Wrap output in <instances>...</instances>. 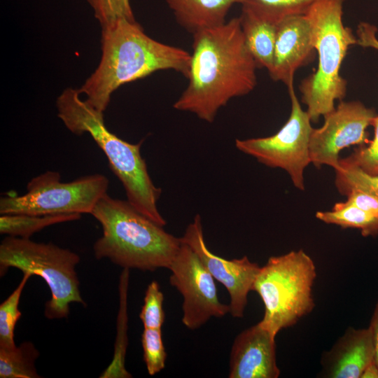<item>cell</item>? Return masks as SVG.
<instances>
[{
  "mask_svg": "<svg viewBox=\"0 0 378 378\" xmlns=\"http://www.w3.org/2000/svg\"><path fill=\"white\" fill-rule=\"evenodd\" d=\"M257 67L239 17L198 31L193 34L188 84L173 106L211 123L231 99L253 90Z\"/></svg>",
  "mask_w": 378,
  "mask_h": 378,
  "instance_id": "obj_1",
  "label": "cell"
},
{
  "mask_svg": "<svg viewBox=\"0 0 378 378\" xmlns=\"http://www.w3.org/2000/svg\"><path fill=\"white\" fill-rule=\"evenodd\" d=\"M101 50L97 67L78 89L102 112L112 94L126 83L161 70H174L186 77L189 70V52L150 38L136 20L120 19L102 28Z\"/></svg>",
  "mask_w": 378,
  "mask_h": 378,
  "instance_id": "obj_2",
  "label": "cell"
},
{
  "mask_svg": "<svg viewBox=\"0 0 378 378\" xmlns=\"http://www.w3.org/2000/svg\"><path fill=\"white\" fill-rule=\"evenodd\" d=\"M79 89L66 88L56 101L57 116L73 134H89L106 156L110 169L122 184L127 200L139 212L164 226L158 202L160 188L153 182L141 155L144 140L131 144L106 127L102 112L80 97Z\"/></svg>",
  "mask_w": 378,
  "mask_h": 378,
  "instance_id": "obj_3",
  "label": "cell"
},
{
  "mask_svg": "<svg viewBox=\"0 0 378 378\" xmlns=\"http://www.w3.org/2000/svg\"><path fill=\"white\" fill-rule=\"evenodd\" d=\"M102 234L93 245L95 258L123 269L155 271L169 268L181 245L180 237L136 210L126 200L105 194L90 214Z\"/></svg>",
  "mask_w": 378,
  "mask_h": 378,
  "instance_id": "obj_4",
  "label": "cell"
},
{
  "mask_svg": "<svg viewBox=\"0 0 378 378\" xmlns=\"http://www.w3.org/2000/svg\"><path fill=\"white\" fill-rule=\"evenodd\" d=\"M345 0H318L305 14L311 24L313 45L318 57L316 70L300 83L302 101L312 122L332 111L342 101L347 81L340 74L342 62L356 36L343 22Z\"/></svg>",
  "mask_w": 378,
  "mask_h": 378,
  "instance_id": "obj_5",
  "label": "cell"
},
{
  "mask_svg": "<svg viewBox=\"0 0 378 378\" xmlns=\"http://www.w3.org/2000/svg\"><path fill=\"white\" fill-rule=\"evenodd\" d=\"M316 277L314 262L302 249L270 257L253 286L265 307L260 324L276 336L309 314L315 306L312 288Z\"/></svg>",
  "mask_w": 378,
  "mask_h": 378,
  "instance_id": "obj_6",
  "label": "cell"
},
{
  "mask_svg": "<svg viewBox=\"0 0 378 378\" xmlns=\"http://www.w3.org/2000/svg\"><path fill=\"white\" fill-rule=\"evenodd\" d=\"M80 260L75 252L52 242H36L30 238L6 236L0 244V275L10 267L41 277L50 288L51 298L45 304L48 319L67 318L70 304L86 307L79 288L76 267Z\"/></svg>",
  "mask_w": 378,
  "mask_h": 378,
  "instance_id": "obj_7",
  "label": "cell"
},
{
  "mask_svg": "<svg viewBox=\"0 0 378 378\" xmlns=\"http://www.w3.org/2000/svg\"><path fill=\"white\" fill-rule=\"evenodd\" d=\"M108 178L102 174L62 182L59 172L47 171L32 178L27 192L0 198V214L57 215L90 214L99 200L107 193Z\"/></svg>",
  "mask_w": 378,
  "mask_h": 378,
  "instance_id": "obj_8",
  "label": "cell"
},
{
  "mask_svg": "<svg viewBox=\"0 0 378 378\" xmlns=\"http://www.w3.org/2000/svg\"><path fill=\"white\" fill-rule=\"evenodd\" d=\"M287 87L291 111L281 128L270 136L237 139L235 146L268 167L286 171L294 186L304 190V172L311 163L309 142L313 127L309 115L302 109L295 93L293 83Z\"/></svg>",
  "mask_w": 378,
  "mask_h": 378,
  "instance_id": "obj_9",
  "label": "cell"
},
{
  "mask_svg": "<svg viewBox=\"0 0 378 378\" xmlns=\"http://www.w3.org/2000/svg\"><path fill=\"white\" fill-rule=\"evenodd\" d=\"M170 284L183 297L182 323L195 330L211 317L230 313V306L220 302L214 278L195 252L181 241L178 252L169 267Z\"/></svg>",
  "mask_w": 378,
  "mask_h": 378,
  "instance_id": "obj_10",
  "label": "cell"
},
{
  "mask_svg": "<svg viewBox=\"0 0 378 378\" xmlns=\"http://www.w3.org/2000/svg\"><path fill=\"white\" fill-rule=\"evenodd\" d=\"M377 115L374 109L359 101H341L324 116L321 127L313 128L309 142L311 163L316 168L326 165L337 169L343 149L369 142L366 129Z\"/></svg>",
  "mask_w": 378,
  "mask_h": 378,
  "instance_id": "obj_11",
  "label": "cell"
},
{
  "mask_svg": "<svg viewBox=\"0 0 378 378\" xmlns=\"http://www.w3.org/2000/svg\"><path fill=\"white\" fill-rule=\"evenodd\" d=\"M180 238L195 252L214 279L227 289L230 298V314L234 318L243 317L248 294L253 290L260 269L258 264L246 255L227 260L213 253L206 244L200 214L195 216Z\"/></svg>",
  "mask_w": 378,
  "mask_h": 378,
  "instance_id": "obj_12",
  "label": "cell"
},
{
  "mask_svg": "<svg viewBox=\"0 0 378 378\" xmlns=\"http://www.w3.org/2000/svg\"><path fill=\"white\" fill-rule=\"evenodd\" d=\"M275 337L260 322L241 331L232 346L228 377H279Z\"/></svg>",
  "mask_w": 378,
  "mask_h": 378,
  "instance_id": "obj_13",
  "label": "cell"
},
{
  "mask_svg": "<svg viewBox=\"0 0 378 378\" xmlns=\"http://www.w3.org/2000/svg\"><path fill=\"white\" fill-rule=\"evenodd\" d=\"M314 52L311 24L307 15L283 18L277 27L270 77L288 86L293 83L296 71L312 59Z\"/></svg>",
  "mask_w": 378,
  "mask_h": 378,
  "instance_id": "obj_14",
  "label": "cell"
},
{
  "mask_svg": "<svg viewBox=\"0 0 378 378\" xmlns=\"http://www.w3.org/2000/svg\"><path fill=\"white\" fill-rule=\"evenodd\" d=\"M374 349L370 328L349 327L330 350L323 354L319 377L360 378L374 360Z\"/></svg>",
  "mask_w": 378,
  "mask_h": 378,
  "instance_id": "obj_15",
  "label": "cell"
},
{
  "mask_svg": "<svg viewBox=\"0 0 378 378\" xmlns=\"http://www.w3.org/2000/svg\"><path fill=\"white\" fill-rule=\"evenodd\" d=\"M239 18L246 45L258 67L265 68L270 72L280 21L247 6H242Z\"/></svg>",
  "mask_w": 378,
  "mask_h": 378,
  "instance_id": "obj_16",
  "label": "cell"
},
{
  "mask_svg": "<svg viewBox=\"0 0 378 378\" xmlns=\"http://www.w3.org/2000/svg\"><path fill=\"white\" fill-rule=\"evenodd\" d=\"M178 23L192 34L225 23L226 15L242 0H165Z\"/></svg>",
  "mask_w": 378,
  "mask_h": 378,
  "instance_id": "obj_17",
  "label": "cell"
},
{
  "mask_svg": "<svg viewBox=\"0 0 378 378\" xmlns=\"http://www.w3.org/2000/svg\"><path fill=\"white\" fill-rule=\"evenodd\" d=\"M316 217L327 224L358 229L363 237L378 235V217L346 201L336 203L330 211H317Z\"/></svg>",
  "mask_w": 378,
  "mask_h": 378,
  "instance_id": "obj_18",
  "label": "cell"
},
{
  "mask_svg": "<svg viewBox=\"0 0 378 378\" xmlns=\"http://www.w3.org/2000/svg\"><path fill=\"white\" fill-rule=\"evenodd\" d=\"M129 273L130 270L125 268L123 269L120 274L119 285L120 307L114 354L112 361L100 376L102 378H129L132 377L125 367V358L127 345V294Z\"/></svg>",
  "mask_w": 378,
  "mask_h": 378,
  "instance_id": "obj_19",
  "label": "cell"
},
{
  "mask_svg": "<svg viewBox=\"0 0 378 378\" xmlns=\"http://www.w3.org/2000/svg\"><path fill=\"white\" fill-rule=\"evenodd\" d=\"M81 214L57 215L1 214L0 233L7 236L30 238L34 234L46 227L78 220Z\"/></svg>",
  "mask_w": 378,
  "mask_h": 378,
  "instance_id": "obj_20",
  "label": "cell"
},
{
  "mask_svg": "<svg viewBox=\"0 0 378 378\" xmlns=\"http://www.w3.org/2000/svg\"><path fill=\"white\" fill-rule=\"evenodd\" d=\"M40 353L31 342L12 349L0 348L1 378H38L35 361Z\"/></svg>",
  "mask_w": 378,
  "mask_h": 378,
  "instance_id": "obj_21",
  "label": "cell"
},
{
  "mask_svg": "<svg viewBox=\"0 0 378 378\" xmlns=\"http://www.w3.org/2000/svg\"><path fill=\"white\" fill-rule=\"evenodd\" d=\"M29 273H23L20 284L10 295L0 304V348L12 349L15 343V328L22 312L19 309L20 297L29 279Z\"/></svg>",
  "mask_w": 378,
  "mask_h": 378,
  "instance_id": "obj_22",
  "label": "cell"
},
{
  "mask_svg": "<svg viewBox=\"0 0 378 378\" xmlns=\"http://www.w3.org/2000/svg\"><path fill=\"white\" fill-rule=\"evenodd\" d=\"M335 172V184L341 195L359 190L378 198V174H369L344 158L340 159L339 167Z\"/></svg>",
  "mask_w": 378,
  "mask_h": 378,
  "instance_id": "obj_23",
  "label": "cell"
},
{
  "mask_svg": "<svg viewBox=\"0 0 378 378\" xmlns=\"http://www.w3.org/2000/svg\"><path fill=\"white\" fill-rule=\"evenodd\" d=\"M318 0H242L247 6L262 11L277 21L295 15H304Z\"/></svg>",
  "mask_w": 378,
  "mask_h": 378,
  "instance_id": "obj_24",
  "label": "cell"
},
{
  "mask_svg": "<svg viewBox=\"0 0 378 378\" xmlns=\"http://www.w3.org/2000/svg\"><path fill=\"white\" fill-rule=\"evenodd\" d=\"M141 345L148 373L155 375L164 368L167 359L161 329L144 328Z\"/></svg>",
  "mask_w": 378,
  "mask_h": 378,
  "instance_id": "obj_25",
  "label": "cell"
},
{
  "mask_svg": "<svg viewBox=\"0 0 378 378\" xmlns=\"http://www.w3.org/2000/svg\"><path fill=\"white\" fill-rule=\"evenodd\" d=\"M164 295L157 281L147 286L139 318L144 328L161 329L165 318L163 309Z\"/></svg>",
  "mask_w": 378,
  "mask_h": 378,
  "instance_id": "obj_26",
  "label": "cell"
},
{
  "mask_svg": "<svg viewBox=\"0 0 378 378\" xmlns=\"http://www.w3.org/2000/svg\"><path fill=\"white\" fill-rule=\"evenodd\" d=\"M93 10L101 29L120 19L135 20L130 0H85Z\"/></svg>",
  "mask_w": 378,
  "mask_h": 378,
  "instance_id": "obj_27",
  "label": "cell"
},
{
  "mask_svg": "<svg viewBox=\"0 0 378 378\" xmlns=\"http://www.w3.org/2000/svg\"><path fill=\"white\" fill-rule=\"evenodd\" d=\"M371 125L374 127V137L368 146H360L354 152L344 158L365 172L378 174V115L372 120Z\"/></svg>",
  "mask_w": 378,
  "mask_h": 378,
  "instance_id": "obj_28",
  "label": "cell"
},
{
  "mask_svg": "<svg viewBox=\"0 0 378 378\" xmlns=\"http://www.w3.org/2000/svg\"><path fill=\"white\" fill-rule=\"evenodd\" d=\"M346 202L378 217V198L364 191L351 190L348 191Z\"/></svg>",
  "mask_w": 378,
  "mask_h": 378,
  "instance_id": "obj_29",
  "label": "cell"
},
{
  "mask_svg": "<svg viewBox=\"0 0 378 378\" xmlns=\"http://www.w3.org/2000/svg\"><path fill=\"white\" fill-rule=\"evenodd\" d=\"M377 27L368 22H360L357 27V44L364 48H372L378 50Z\"/></svg>",
  "mask_w": 378,
  "mask_h": 378,
  "instance_id": "obj_30",
  "label": "cell"
},
{
  "mask_svg": "<svg viewBox=\"0 0 378 378\" xmlns=\"http://www.w3.org/2000/svg\"><path fill=\"white\" fill-rule=\"evenodd\" d=\"M368 328L372 336L374 349V360L378 366V300L375 304Z\"/></svg>",
  "mask_w": 378,
  "mask_h": 378,
  "instance_id": "obj_31",
  "label": "cell"
},
{
  "mask_svg": "<svg viewBox=\"0 0 378 378\" xmlns=\"http://www.w3.org/2000/svg\"><path fill=\"white\" fill-rule=\"evenodd\" d=\"M360 378H378V366L373 360L363 372Z\"/></svg>",
  "mask_w": 378,
  "mask_h": 378,
  "instance_id": "obj_32",
  "label": "cell"
}]
</instances>
